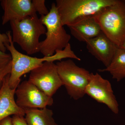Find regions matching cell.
Segmentation results:
<instances>
[{"label":"cell","mask_w":125,"mask_h":125,"mask_svg":"<svg viewBox=\"0 0 125 125\" xmlns=\"http://www.w3.org/2000/svg\"><path fill=\"white\" fill-rule=\"evenodd\" d=\"M11 61V57L10 54L0 51V69L6 66Z\"/></svg>","instance_id":"18"},{"label":"cell","mask_w":125,"mask_h":125,"mask_svg":"<svg viewBox=\"0 0 125 125\" xmlns=\"http://www.w3.org/2000/svg\"><path fill=\"white\" fill-rule=\"evenodd\" d=\"M9 43V38L7 34L6 33H0V51L6 52L7 49L5 46V45Z\"/></svg>","instance_id":"19"},{"label":"cell","mask_w":125,"mask_h":125,"mask_svg":"<svg viewBox=\"0 0 125 125\" xmlns=\"http://www.w3.org/2000/svg\"><path fill=\"white\" fill-rule=\"evenodd\" d=\"M120 48H122V49H124L125 51V42L120 47Z\"/></svg>","instance_id":"22"},{"label":"cell","mask_w":125,"mask_h":125,"mask_svg":"<svg viewBox=\"0 0 125 125\" xmlns=\"http://www.w3.org/2000/svg\"><path fill=\"white\" fill-rule=\"evenodd\" d=\"M12 119L13 125H28L24 116L14 115Z\"/></svg>","instance_id":"20"},{"label":"cell","mask_w":125,"mask_h":125,"mask_svg":"<svg viewBox=\"0 0 125 125\" xmlns=\"http://www.w3.org/2000/svg\"><path fill=\"white\" fill-rule=\"evenodd\" d=\"M0 125H13L12 117L8 116L0 121Z\"/></svg>","instance_id":"21"},{"label":"cell","mask_w":125,"mask_h":125,"mask_svg":"<svg viewBox=\"0 0 125 125\" xmlns=\"http://www.w3.org/2000/svg\"><path fill=\"white\" fill-rule=\"evenodd\" d=\"M91 98L107 106L114 114H118V104L109 81L97 73H91V78L85 91Z\"/></svg>","instance_id":"9"},{"label":"cell","mask_w":125,"mask_h":125,"mask_svg":"<svg viewBox=\"0 0 125 125\" xmlns=\"http://www.w3.org/2000/svg\"><path fill=\"white\" fill-rule=\"evenodd\" d=\"M46 29V38L40 42L39 52L44 57L54 55L70 43L71 36L67 33L61 21L55 3L52 4L49 13L40 18Z\"/></svg>","instance_id":"4"},{"label":"cell","mask_w":125,"mask_h":125,"mask_svg":"<svg viewBox=\"0 0 125 125\" xmlns=\"http://www.w3.org/2000/svg\"><path fill=\"white\" fill-rule=\"evenodd\" d=\"M0 5L4 10L3 25L12 20L20 21L37 14L34 0H1Z\"/></svg>","instance_id":"10"},{"label":"cell","mask_w":125,"mask_h":125,"mask_svg":"<svg viewBox=\"0 0 125 125\" xmlns=\"http://www.w3.org/2000/svg\"><path fill=\"white\" fill-rule=\"evenodd\" d=\"M100 72H108L112 78L119 82L125 78V51L118 48L115 55L107 67L98 70Z\"/></svg>","instance_id":"15"},{"label":"cell","mask_w":125,"mask_h":125,"mask_svg":"<svg viewBox=\"0 0 125 125\" xmlns=\"http://www.w3.org/2000/svg\"><path fill=\"white\" fill-rule=\"evenodd\" d=\"M6 34L9 37V43L5 45V46L10 52L12 64L9 83L10 87L12 89L17 88L20 83L21 76L40 66L45 62L60 61L67 58L81 60L72 51L70 43L63 50H57L54 55L51 56L39 58L23 54L16 49L12 41L11 32L7 31Z\"/></svg>","instance_id":"1"},{"label":"cell","mask_w":125,"mask_h":125,"mask_svg":"<svg viewBox=\"0 0 125 125\" xmlns=\"http://www.w3.org/2000/svg\"><path fill=\"white\" fill-rule=\"evenodd\" d=\"M95 17L103 32L120 47L125 42V4L123 0H116Z\"/></svg>","instance_id":"5"},{"label":"cell","mask_w":125,"mask_h":125,"mask_svg":"<svg viewBox=\"0 0 125 125\" xmlns=\"http://www.w3.org/2000/svg\"><path fill=\"white\" fill-rule=\"evenodd\" d=\"M56 65L62 85L69 95L74 100L83 97L85 94L91 73L78 66L71 59L58 62Z\"/></svg>","instance_id":"6"},{"label":"cell","mask_w":125,"mask_h":125,"mask_svg":"<svg viewBox=\"0 0 125 125\" xmlns=\"http://www.w3.org/2000/svg\"><path fill=\"white\" fill-rule=\"evenodd\" d=\"M95 16L86 18L68 26L72 36L79 42H85L99 35L102 31Z\"/></svg>","instance_id":"13"},{"label":"cell","mask_w":125,"mask_h":125,"mask_svg":"<svg viewBox=\"0 0 125 125\" xmlns=\"http://www.w3.org/2000/svg\"><path fill=\"white\" fill-rule=\"evenodd\" d=\"M10 23L14 43L18 44L28 55L39 52V39L45 34L46 29L37 14Z\"/></svg>","instance_id":"3"},{"label":"cell","mask_w":125,"mask_h":125,"mask_svg":"<svg viewBox=\"0 0 125 125\" xmlns=\"http://www.w3.org/2000/svg\"><path fill=\"white\" fill-rule=\"evenodd\" d=\"M10 74L5 78L0 89V121L10 115L24 116L25 114V109L16 104L14 98L16 89H12L9 86Z\"/></svg>","instance_id":"12"},{"label":"cell","mask_w":125,"mask_h":125,"mask_svg":"<svg viewBox=\"0 0 125 125\" xmlns=\"http://www.w3.org/2000/svg\"><path fill=\"white\" fill-rule=\"evenodd\" d=\"M123 0V2H124V3H125V0Z\"/></svg>","instance_id":"23"},{"label":"cell","mask_w":125,"mask_h":125,"mask_svg":"<svg viewBox=\"0 0 125 125\" xmlns=\"http://www.w3.org/2000/svg\"><path fill=\"white\" fill-rule=\"evenodd\" d=\"M37 9V13L41 16L46 15L49 11L45 5V0H34Z\"/></svg>","instance_id":"16"},{"label":"cell","mask_w":125,"mask_h":125,"mask_svg":"<svg viewBox=\"0 0 125 125\" xmlns=\"http://www.w3.org/2000/svg\"><path fill=\"white\" fill-rule=\"evenodd\" d=\"M51 97L62 85L56 64L46 61L30 72L28 80Z\"/></svg>","instance_id":"7"},{"label":"cell","mask_w":125,"mask_h":125,"mask_svg":"<svg viewBox=\"0 0 125 125\" xmlns=\"http://www.w3.org/2000/svg\"><path fill=\"white\" fill-rule=\"evenodd\" d=\"M25 120L28 125H58L53 117L51 109L43 108H26Z\"/></svg>","instance_id":"14"},{"label":"cell","mask_w":125,"mask_h":125,"mask_svg":"<svg viewBox=\"0 0 125 125\" xmlns=\"http://www.w3.org/2000/svg\"><path fill=\"white\" fill-rule=\"evenodd\" d=\"M16 104L26 108H43L53 104V98L46 94L28 80L24 81L16 89Z\"/></svg>","instance_id":"8"},{"label":"cell","mask_w":125,"mask_h":125,"mask_svg":"<svg viewBox=\"0 0 125 125\" xmlns=\"http://www.w3.org/2000/svg\"><path fill=\"white\" fill-rule=\"evenodd\" d=\"M11 61L7 65L0 69V89L6 76L10 73L11 69Z\"/></svg>","instance_id":"17"},{"label":"cell","mask_w":125,"mask_h":125,"mask_svg":"<svg viewBox=\"0 0 125 125\" xmlns=\"http://www.w3.org/2000/svg\"><path fill=\"white\" fill-rule=\"evenodd\" d=\"M85 42L89 52L102 62L106 67L111 63L118 48L103 32Z\"/></svg>","instance_id":"11"},{"label":"cell","mask_w":125,"mask_h":125,"mask_svg":"<svg viewBox=\"0 0 125 125\" xmlns=\"http://www.w3.org/2000/svg\"><path fill=\"white\" fill-rule=\"evenodd\" d=\"M116 0H56V5L63 26L67 27L96 16Z\"/></svg>","instance_id":"2"}]
</instances>
